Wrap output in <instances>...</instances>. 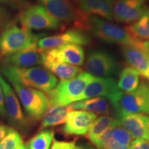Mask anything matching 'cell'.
I'll return each instance as SVG.
<instances>
[{
	"label": "cell",
	"mask_w": 149,
	"mask_h": 149,
	"mask_svg": "<svg viewBox=\"0 0 149 149\" xmlns=\"http://www.w3.org/2000/svg\"><path fill=\"white\" fill-rule=\"evenodd\" d=\"M122 92L113 78L95 77L86 86L79 101L95 97H104L109 100L113 107Z\"/></svg>",
	"instance_id": "cell-10"
},
{
	"label": "cell",
	"mask_w": 149,
	"mask_h": 149,
	"mask_svg": "<svg viewBox=\"0 0 149 149\" xmlns=\"http://www.w3.org/2000/svg\"><path fill=\"white\" fill-rule=\"evenodd\" d=\"M22 144L23 141L20 134L15 129L10 128L6 137L0 141V149H16Z\"/></svg>",
	"instance_id": "cell-28"
},
{
	"label": "cell",
	"mask_w": 149,
	"mask_h": 149,
	"mask_svg": "<svg viewBox=\"0 0 149 149\" xmlns=\"http://www.w3.org/2000/svg\"><path fill=\"white\" fill-rule=\"evenodd\" d=\"M148 2H149V0H148Z\"/></svg>",
	"instance_id": "cell-40"
},
{
	"label": "cell",
	"mask_w": 149,
	"mask_h": 149,
	"mask_svg": "<svg viewBox=\"0 0 149 149\" xmlns=\"http://www.w3.org/2000/svg\"><path fill=\"white\" fill-rule=\"evenodd\" d=\"M145 95V113L149 115V83L141 82Z\"/></svg>",
	"instance_id": "cell-33"
},
{
	"label": "cell",
	"mask_w": 149,
	"mask_h": 149,
	"mask_svg": "<svg viewBox=\"0 0 149 149\" xmlns=\"http://www.w3.org/2000/svg\"><path fill=\"white\" fill-rule=\"evenodd\" d=\"M121 125L120 121L115 117L109 115H103L97 118L91 125L87 137L93 144L95 145L98 139L106 130L113 126Z\"/></svg>",
	"instance_id": "cell-24"
},
{
	"label": "cell",
	"mask_w": 149,
	"mask_h": 149,
	"mask_svg": "<svg viewBox=\"0 0 149 149\" xmlns=\"http://www.w3.org/2000/svg\"><path fill=\"white\" fill-rule=\"evenodd\" d=\"M41 5L63 24L72 26V29L82 31L86 15L74 6L71 0H38Z\"/></svg>",
	"instance_id": "cell-7"
},
{
	"label": "cell",
	"mask_w": 149,
	"mask_h": 149,
	"mask_svg": "<svg viewBox=\"0 0 149 149\" xmlns=\"http://www.w3.org/2000/svg\"><path fill=\"white\" fill-rule=\"evenodd\" d=\"M128 149H149V141L136 139L131 143Z\"/></svg>",
	"instance_id": "cell-31"
},
{
	"label": "cell",
	"mask_w": 149,
	"mask_h": 149,
	"mask_svg": "<svg viewBox=\"0 0 149 149\" xmlns=\"http://www.w3.org/2000/svg\"><path fill=\"white\" fill-rule=\"evenodd\" d=\"M9 13L5 8L0 6V28H4L10 23L9 22Z\"/></svg>",
	"instance_id": "cell-32"
},
{
	"label": "cell",
	"mask_w": 149,
	"mask_h": 149,
	"mask_svg": "<svg viewBox=\"0 0 149 149\" xmlns=\"http://www.w3.org/2000/svg\"><path fill=\"white\" fill-rule=\"evenodd\" d=\"M0 3L13 8H22V10L30 6L28 0H0Z\"/></svg>",
	"instance_id": "cell-30"
},
{
	"label": "cell",
	"mask_w": 149,
	"mask_h": 149,
	"mask_svg": "<svg viewBox=\"0 0 149 149\" xmlns=\"http://www.w3.org/2000/svg\"><path fill=\"white\" fill-rule=\"evenodd\" d=\"M140 84L139 72L131 66H126L119 75L117 85L122 92H133L138 88Z\"/></svg>",
	"instance_id": "cell-25"
},
{
	"label": "cell",
	"mask_w": 149,
	"mask_h": 149,
	"mask_svg": "<svg viewBox=\"0 0 149 149\" xmlns=\"http://www.w3.org/2000/svg\"><path fill=\"white\" fill-rule=\"evenodd\" d=\"M11 84L27 116L33 121L41 120L49 108L50 102L48 96L37 89L17 82Z\"/></svg>",
	"instance_id": "cell-6"
},
{
	"label": "cell",
	"mask_w": 149,
	"mask_h": 149,
	"mask_svg": "<svg viewBox=\"0 0 149 149\" xmlns=\"http://www.w3.org/2000/svg\"><path fill=\"white\" fill-rule=\"evenodd\" d=\"M71 111L68 106H52L42 118L40 128L45 129L64 124L68 113Z\"/></svg>",
	"instance_id": "cell-23"
},
{
	"label": "cell",
	"mask_w": 149,
	"mask_h": 149,
	"mask_svg": "<svg viewBox=\"0 0 149 149\" xmlns=\"http://www.w3.org/2000/svg\"><path fill=\"white\" fill-rule=\"evenodd\" d=\"M113 108L117 119L122 115L145 113V95L141 84L133 92H122Z\"/></svg>",
	"instance_id": "cell-11"
},
{
	"label": "cell",
	"mask_w": 149,
	"mask_h": 149,
	"mask_svg": "<svg viewBox=\"0 0 149 149\" xmlns=\"http://www.w3.org/2000/svg\"><path fill=\"white\" fill-rule=\"evenodd\" d=\"M42 52L50 59L72 66H81L84 62V50L81 46L76 44H68Z\"/></svg>",
	"instance_id": "cell-16"
},
{
	"label": "cell",
	"mask_w": 149,
	"mask_h": 149,
	"mask_svg": "<svg viewBox=\"0 0 149 149\" xmlns=\"http://www.w3.org/2000/svg\"><path fill=\"white\" fill-rule=\"evenodd\" d=\"M148 131H149V123H148Z\"/></svg>",
	"instance_id": "cell-39"
},
{
	"label": "cell",
	"mask_w": 149,
	"mask_h": 149,
	"mask_svg": "<svg viewBox=\"0 0 149 149\" xmlns=\"http://www.w3.org/2000/svg\"><path fill=\"white\" fill-rule=\"evenodd\" d=\"M53 137V130H43L30 139L27 145V149H50Z\"/></svg>",
	"instance_id": "cell-27"
},
{
	"label": "cell",
	"mask_w": 149,
	"mask_h": 149,
	"mask_svg": "<svg viewBox=\"0 0 149 149\" xmlns=\"http://www.w3.org/2000/svg\"><path fill=\"white\" fill-rule=\"evenodd\" d=\"M10 130V127H8L3 124H0V141L6 137Z\"/></svg>",
	"instance_id": "cell-35"
},
{
	"label": "cell",
	"mask_w": 149,
	"mask_h": 149,
	"mask_svg": "<svg viewBox=\"0 0 149 149\" xmlns=\"http://www.w3.org/2000/svg\"><path fill=\"white\" fill-rule=\"evenodd\" d=\"M123 126L133 138L149 141V117L141 113L126 114L117 117Z\"/></svg>",
	"instance_id": "cell-18"
},
{
	"label": "cell",
	"mask_w": 149,
	"mask_h": 149,
	"mask_svg": "<svg viewBox=\"0 0 149 149\" xmlns=\"http://www.w3.org/2000/svg\"><path fill=\"white\" fill-rule=\"evenodd\" d=\"M93 77L88 72H81L72 79L61 81L47 93L50 106H68L79 101L80 96Z\"/></svg>",
	"instance_id": "cell-4"
},
{
	"label": "cell",
	"mask_w": 149,
	"mask_h": 149,
	"mask_svg": "<svg viewBox=\"0 0 149 149\" xmlns=\"http://www.w3.org/2000/svg\"><path fill=\"white\" fill-rule=\"evenodd\" d=\"M0 84L3 93L6 114L9 121L13 125L19 128L25 127L27 124V120L14 89L1 75H0Z\"/></svg>",
	"instance_id": "cell-12"
},
{
	"label": "cell",
	"mask_w": 149,
	"mask_h": 149,
	"mask_svg": "<svg viewBox=\"0 0 149 149\" xmlns=\"http://www.w3.org/2000/svg\"><path fill=\"white\" fill-rule=\"evenodd\" d=\"M75 141H66L53 139V143L51 149H75Z\"/></svg>",
	"instance_id": "cell-29"
},
{
	"label": "cell",
	"mask_w": 149,
	"mask_h": 149,
	"mask_svg": "<svg viewBox=\"0 0 149 149\" xmlns=\"http://www.w3.org/2000/svg\"><path fill=\"white\" fill-rule=\"evenodd\" d=\"M77 8L86 15L96 16L105 19H113L115 0H71Z\"/></svg>",
	"instance_id": "cell-19"
},
{
	"label": "cell",
	"mask_w": 149,
	"mask_h": 149,
	"mask_svg": "<svg viewBox=\"0 0 149 149\" xmlns=\"http://www.w3.org/2000/svg\"><path fill=\"white\" fill-rule=\"evenodd\" d=\"M44 36L45 34H34L22 26L9 23L0 33V57L4 58L18 53Z\"/></svg>",
	"instance_id": "cell-3"
},
{
	"label": "cell",
	"mask_w": 149,
	"mask_h": 149,
	"mask_svg": "<svg viewBox=\"0 0 149 149\" xmlns=\"http://www.w3.org/2000/svg\"><path fill=\"white\" fill-rule=\"evenodd\" d=\"M139 48L142 51L149 57V40L141 41L139 44Z\"/></svg>",
	"instance_id": "cell-36"
},
{
	"label": "cell",
	"mask_w": 149,
	"mask_h": 149,
	"mask_svg": "<svg viewBox=\"0 0 149 149\" xmlns=\"http://www.w3.org/2000/svg\"><path fill=\"white\" fill-rule=\"evenodd\" d=\"M42 65L46 69L49 70L54 75L57 76L61 81L72 79L82 72V69L79 67L72 65L58 62L50 59L42 53Z\"/></svg>",
	"instance_id": "cell-22"
},
{
	"label": "cell",
	"mask_w": 149,
	"mask_h": 149,
	"mask_svg": "<svg viewBox=\"0 0 149 149\" xmlns=\"http://www.w3.org/2000/svg\"><path fill=\"white\" fill-rule=\"evenodd\" d=\"M37 43L18 53L3 58L4 66L24 68L42 65V51L37 47Z\"/></svg>",
	"instance_id": "cell-17"
},
{
	"label": "cell",
	"mask_w": 149,
	"mask_h": 149,
	"mask_svg": "<svg viewBox=\"0 0 149 149\" xmlns=\"http://www.w3.org/2000/svg\"><path fill=\"white\" fill-rule=\"evenodd\" d=\"M84 67L86 72L98 77L116 76L120 72V66L115 56L102 49H95L89 52Z\"/></svg>",
	"instance_id": "cell-8"
},
{
	"label": "cell",
	"mask_w": 149,
	"mask_h": 149,
	"mask_svg": "<svg viewBox=\"0 0 149 149\" xmlns=\"http://www.w3.org/2000/svg\"><path fill=\"white\" fill-rule=\"evenodd\" d=\"M70 109L84 111L94 114L109 115H114L115 111L109 100L104 97H95L75 102L68 105Z\"/></svg>",
	"instance_id": "cell-21"
},
{
	"label": "cell",
	"mask_w": 149,
	"mask_h": 149,
	"mask_svg": "<svg viewBox=\"0 0 149 149\" xmlns=\"http://www.w3.org/2000/svg\"><path fill=\"white\" fill-rule=\"evenodd\" d=\"M122 54L130 66L139 72V75L149 81V57L140 48L135 46H123Z\"/></svg>",
	"instance_id": "cell-20"
},
{
	"label": "cell",
	"mask_w": 149,
	"mask_h": 149,
	"mask_svg": "<svg viewBox=\"0 0 149 149\" xmlns=\"http://www.w3.org/2000/svg\"><path fill=\"white\" fill-rule=\"evenodd\" d=\"M147 8L146 0H115L113 19L120 23L132 24L138 19Z\"/></svg>",
	"instance_id": "cell-14"
},
{
	"label": "cell",
	"mask_w": 149,
	"mask_h": 149,
	"mask_svg": "<svg viewBox=\"0 0 149 149\" xmlns=\"http://www.w3.org/2000/svg\"><path fill=\"white\" fill-rule=\"evenodd\" d=\"M17 20L22 26L32 31H57L64 24L54 18L41 4L30 5L18 14Z\"/></svg>",
	"instance_id": "cell-5"
},
{
	"label": "cell",
	"mask_w": 149,
	"mask_h": 149,
	"mask_svg": "<svg viewBox=\"0 0 149 149\" xmlns=\"http://www.w3.org/2000/svg\"><path fill=\"white\" fill-rule=\"evenodd\" d=\"M16 149H27V148H26V146L25 145L23 144L22 145H21L20 146H19L18 148H17Z\"/></svg>",
	"instance_id": "cell-38"
},
{
	"label": "cell",
	"mask_w": 149,
	"mask_h": 149,
	"mask_svg": "<svg viewBox=\"0 0 149 149\" xmlns=\"http://www.w3.org/2000/svg\"><path fill=\"white\" fill-rule=\"evenodd\" d=\"M96 119L97 115L94 113L72 110L67 116L61 131L66 136L86 135Z\"/></svg>",
	"instance_id": "cell-13"
},
{
	"label": "cell",
	"mask_w": 149,
	"mask_h": 149,
	"mask_svg": "<svg viewBox=\"0 0 149 149\" xmlns=\"http://www.w3.org/2000/svg\"><path fill=\"white\" fill-rule=\"evenodd\" d=\"M0 115L1 116H6L4 104V98H3V93L1 84H0Z\"/></svg>",
	"instance_id": "cell-34"
},
{
	"label": "cell",
	"mask_w": 149,
	"mask_h": 149,
	"mask_svg": "<svg viewBox=\"0 0 149 149\" xmlns=\"http://www.w3.org/2000/svg\"><path fill=\"white\" fill-rule=\"evenodd\" d=\"M126 28L130 34L136 40H149V8L145 10L138 19Z\"/></svg>",
	"instance_id": "cell-26"
},
{
	"label": "cell",
	"mask_w": 149,
	"mask_h": 149,
	"mask_svg": "<svg viewBox=\"0 0 149 149\" xmlns=\"http://www.w3.org/2000/svg\"><path fill=\"white\" fill-rule=\"evenodd\" d=\"M83 31H87L99 40L109 44L139 48L141 41L136 40L126 27L111 23L96 16L86 15Z\"/></svg>",
	"instance_id": "cell-1"
},
{
	"label": "cell",
	"mask_w": 149,
	"mask_h": 149,
	"mask_svg": "<svg viewBox=\"0 0 149 149\" xmlns=\"http://www.w3.org/2000/svg\"><path fill=\"white\" fill-rule=\"evenodd\" d=\"M133 137L121 125L113 126L101 135L95 146L97 149H128Z\"/></svg>",
	"instance_id": "cell-15"
},
{
	"label": "cell",
	"mask_w": 149,
	"mask_h": 149,
	"mask_svg": "<svg viewBox=\"0 0 149 149\" xmlns=\"http://www.w3.org/2000/svg\"><path fill=\"white\" fill-rule=\"evenodd\" d=\"M1 72L10 83L17 82L46 93L57 84V78L49 70L42 67L20 68L4 66L1 68Z\"/></svg>",
	"instance_id": "cell-2"
},
{
	"label": "cell",
	"mask_w": 149,
	"mask_h": 149,
	"mask_svg": "<svg viewBox=\"0 0 149 149\" xmlns=\"http://www.w3.org/2000/svg\"><path fill=\"white\" fill-rule=\"evenodd\" d=\"M92 43L90 35L84 31L72 29L51 36H44L37 41V45L41 51L53 49L68 44L88 46Z\"/></svg>",
	"instance_id": "cell-9"
},
{
	"label": "cell",
	"mask_w": 149,
	"mask_h": 149,
	"mask_svg": "<svg viewBox=\"0 0 149 149\" xmlns=\"http://www.w3.org/2000/svg\"><path fill=\"white\" fill-rule=\"evenodd\" d=\"M75 149H95L88 144H81L79 146L76 145Z\"/></svg>",
	"instance_id": "cell-37"
}]
</instances>
